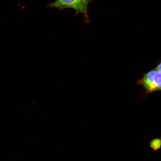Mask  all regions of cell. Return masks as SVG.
I'll return each instance as SVG.
<instances>
[{
    "mask_svg": "<svg viewBox=\"0 0 161 161\" xmlns=\"http://www.w3.org/2000/svg\"><path fill=\"white\" fill-rule=\"evenodd\" d=\"M90 0H56L48 7L59 10L71 9L75 11L76 14L83 15L86 22L89 21L88 7Z\"/></svg>",
    "mask_w": 161,
    "mask_h": 161,
    "instance_id": "1",
    "label": "cell"
},
{
    "mask_svg": "<svg viewBox=\"0 0 161 161\" xmlns=\"http://www.w3.org/2000/svg\"><path fill=\"white\" fill-rule=\"evenodd\" d=\"M137 84L145 90L146 95L156 91H161V72L156 68L144 74L138 80Z\"/></svg>",
    "mask_w": 161,
    "mask_h": 161,
    "instance_id": "2",
    "label": "cell"
},
{
    "mask_svg": "<svg viewBox=\"0 0 161 161\" xmlns=\"http://www.w3.org/2000/svg\"><path fill=\"white\" fill-rule=\"evenodd\" d=\"M150 147L154 152H158L161 148V138L153 139L149 142Z\"/></svg>",
    "mask_w": 161,
    "mask_h": 161,
    "instance_id": "3",
    "label": "cell"
},
{
    "mask_svg": "<svg viewBox=\"0 0 161 161\" xmlns=\"http://www.w3.org/2000/svg\"><path fill=\"white\" fill-rule=\"evenodd\" d=\"M156 68L161 72V61L159 62Z\"/></svg>",
    "mask_w": 161,
    "mask_h": 161,
    "instance_id": "4",
    "label": "cell"
}]
</instances>
